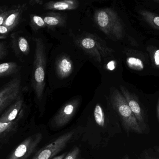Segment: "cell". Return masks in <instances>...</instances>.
I'll return each instance as SVG.
<instances>
[{"instance_id":"obj_30","label":"cell","mask_w":159,"mask_h":159,"mask_svg":"<svg viewBox=\"0 0 159 159\" xmlns=\"http://www.w3.org/2000/svg\"><path fill=\"white\" fill-rule=\"evenodd\" d=\"M157 151L159 155V146L157 148Z\"/></svg>"},{"instance_id":"obj_25","label":"cell","mask_w":159,"mask_h":159,"mask_svg":"<svg viewBox=\"0 0 159 159\" xmlns=\"http://www.w3.org/2000/svg\"><path fill=\"white\" fill-rule=\"evenodd\" d=\"M154 60L155 64L159 68V49H157L154 54Z\"/></svg>"},{"instance_id":"obj_7","label":"cell","mask_w":159,"mask_h":159,"mask_svg":"<svg viewBox=\"0 0 159 159\" xmlns=\"http://www.w3.org/2000/svg\"><path fill=\"white\" fill-rule=\"evenodd\" d=\"M120 90L122 95L126 99L129 106L137 119L139 125L144 133L148 130L146 116L144 110L142 108L139 100L134 94L130 92L126 88L121 86Z\"/></svg>"},{"instance_id":"obj_13","label":"cell","mask_w":159,"mask_h":159,"mask_svg":"<svg viewBox=\"0 0 159 159\" xmlns=\"http://www.w3.org/2000/svg\"><path fill=\"white\" fill-rule=\"evenodd\" d=\"M17 70V66L15 62H6L0 64V77L7 76L15 73Z\"/></svg>"},{"instance_id":"obj_31","label":"cell","mask_w":159,"mask_h":159,"mask_svg":"<svg viewBox=\"0 0 159 159\" xmlns=\"http://www.w3.org/2000/svg\"><path fill=\"white\" fill-rule=\"evenodd\" d=\"M156 2H157L159 3V1H156Z\"/></svg>"},{"instance_id":"obj_18","label":"cell","mask_w":159,"mask_h":159,"mask_svg":"<svg viewBox=\"0 0 159 159\" xmlns=\"http://www.w3.org/2000/svg\"><path fill=\"white\" fill-rule=\"evenodd\" d=\"M82 45L86 49H90L93 48L95 46V42L90 38H84L82 41Z\"/></svg>"},{"instance_id":"obj_24","label":"cell","mask_w":159,"mask_h":159,"mask_svg":"<svg viewBox=\"0 0 159 159\" xmlns=\"http://www.w3.org/2000/svg\"><path fill=\"white\" fill-rule=\"evenodd\" d=\"M33 20L34 23L39 27H43L44 25V21L41 17L38 16H34Z\"/></svg>"},{"instance_id":"obj_29","label":"cell","mask_w":159,"mask_h":159,"mask_svg":"<svg viewBox=\"0 0 159 159\" xmlns=\"http://www.w3.org/2000/svg\"><path fill=\"white\" fill-rule=\"evenodd\" d=\"M121 159H130V158L129 157V156H127V155H126V156H124V157Z\"/></svg>"},{"instance_id":"obj_17","label":"cell","mask_w":159,"mask_h":159,"mask_svg":"<svg viewBox=\"0 0 159 159\" xmlns=\"http://www.w3.org/2000/svg\"><path fill=\"white\" fill-rule=\"evenodd\" d=\"M18 46L21 52L27 54L29 51V45L26 38L23 37H20L18 40Z\"/></svg>"},{"instance_id":"obj_11","label":"cell","mask_w":159,"mask_h":159,"mask_svg":"<svg viewBox=\"0 0 159 159\" xmlns=\"http://www.w3.org/2000/svg\"><path fill=\"white\" fill-rule=\"evenodd\" d=\"M22 11V8L19 7L14 9L12 12L8 15L2 25L7 27L10 30H12L18 22L19 19Z\"/></svg>"},{"instance_id":"obj_20","label":"cell","mask_w":159,"mask_h":159,"mask_svg":"<svg viewBox=\"0 0 159 159\" xmlns=\"http://www.w3.org/2000/svg\"><path fill=\"white\" fill-rule=\"evenodd\" d=\"M139 159H159V158L152 152H150L148 150H146L142 153Z\"/></svg>"},{"instance_id":"obj_26","label":"cell","mask_w":159,"mask_h":159,"mask_svg":"<svg viewBox=\"0 0 159 159\" xmlns=\"http://www.w3.org/2000/svg\"><path fill=\"white\" fill-rule=\"evenodd\" d=\"M10 30L7 27L3 26V25H0V34H4L9 31Z\"/></svg>"},{"instance_id":"obj_23","label":"cell","mask_w":159,"mask_h":159,"mask_svg":"<svg viewBox=\"0 0 159 159\" xmlns=\"http://www.w3.org/2000/svg\"><path fill=\"white\" fill-rule=\"evenodd\" d=\"M13 10L14 9L7 10V11H3L0 14V25H2L6 19L7 18L8 15L13 11Z\"/></svg>"},{"instance_id":"obj_1","label":"cell","mask_w":159,"mask_h":159,"mask_svg":"<svg viewBox=\"0 0 159 159\" xmlns=\"http://www.w3.org/2000/svg\"><path fill=\"white\" fill-rule=\"evenodd\" d=\"M111 103L121 120L124 130L128 134L131 133L139 134L144 133L126 99L117 90H115L112 93Z\"/></svg>"},{"instance_id":"obj_19","label":"cell","mask_w":159,"mask_h":159,"mask_svg":"<svg viewBox=\"0 0 159 159\" xmlns=\"http://www.w3.org/2000/svg\"><path fill=\"white\" fill-rule=\"evenodd\" d=\"M80 153L79 147H75L65 156L64 159H78Z\"/></svg>"},{"instance_id":"obj_5","label":"cell","mask_w":159,"mask_h":159,"mask_svg":"<svg viewBox=\"0 0 159 159\" xmlns=\"http://www.w3.org/2000/svg\"><path fill=\"white\" fill-rule=\"evenodd\" d=\"M20 79L16 77L0 90V113L20 98Z\"/></svg>"},{"instance_id":"obj_4","label":"cell","mask_w":159,"mask_h":159,"mask_svg":"<svg viewBox=\"0 0 159 159\" xmlns=\"http://www.w3.org/2000/svg\"><path fill=\"white\" fill-rule=\"evenodd\" d=\"M75 132L70 131L61 136L52 143L41 148L32 159H50L65 148L74 137Z\"/></svg>"},{"instance_id":"obj_12","label":"cell","mask_w":159,"mask_h":159,"mask_svg":"<svg viewBox=\"0 0 159 159\" xmlns=\"http://www.w3.org/2000/svg\"><path fill=\"white\" fill-rule=\"evenodd\" d=\"M139 13L148 24L154 28L159 30V16L147 10H141Z\"/></svg>"},{"instance_id":"obj_14","label":"cell","mask_w":159,"mask_h":159,"mask_svg":"<svg viewBox=\"0 0 159 159\" xmlns=\"http://www.w3.org/2000/svg\"><path fill=\"white\" fill-rule=\"evenodd\" d=\"M59 72L62 76H66L71 72L72 63L68 59L64 58L60 61L58 66Z\"/></svg>"},{"instance_id":"obj_10","label":"cell","mask_w":159,"mask_h":159,"mask_svg":"<svg viewBox=\"0 0 159 159\" xmlns=\"http://www.w3.org/2000/svg\"><path fill=\"white\" fill-rule=\"evenodd\" d=\"M18 119L14 122H0V143H3L13 135L17 130Z\"/></svg>"},{"instance_id":"obj_21","label":"cell","mask_w":159,"mask_h":159,"mask_svg":"<svg viewBox=\"0 0 159 159\" xmlns=\"http://www.w3.org/2000/svg\"><path fill=\"white\" fill-rule=\"evenodd\" d=\"M44 21L47 24L50 25H56L58 24L59 21L58 19L55 17L47 16L44 19Z\"/></svg>"},{"instance_id":"obj_9","label":"cell","mask_w":159,"mask_h":159,"mask_svg":"<svg viewBox=\"0 0 159 159\" xmlns=\"http://www.w3.org/2000/svg\"><path fill=\"white\" fill-rule=\"evenodd\" d=\"M23 100L19 98L13 103L0 117V122L9 123L16 121L20 111L22 108Z\"/></svg>"},{"instance_id":"obj_16","label":"cell","mask_w":159,"mask_h":159,"mask_svg":"<svg viewBox=\"0 0 159 159\" xmlns=\"http://www.w3.org/2000/svg\"><path fill=\"white\" fill-rule=\"evenodd\" d=\"M128 63L130 67L137 70H141L143 68V64L141 60L134 58H130L128 59Z\"/></svg>"},{"instance_id":"obj_8","label":"cell","mask_w":159,"mask_h":159,"mask_svg":"<svg viewBox=\"0 0 159 159\" xmlns=\"http://www.w3.org/2000/svg\"><path fill=\"white\" fill-rule=\"evenodd\" d=\"M77 107L78 102L76 101L65 105L53 118L52 126L55 128H60L67 125L75 115Z\"/></svg>"},{"instance_id":"obj_28","label":"cell","mask_w":159,"mask_h":159,"mask_svg":"<svg viewBox=\"0 0 159 159\" xmlns=\"http://www.w3.org/2000/svg\"><path fill=\"white\" fill-rule=\"evenodd\" d=\"M157 116L159 121V100L158 102L157 106Z\"/></svg>"},{"instance_id":"obj_2","label":"cell","mask_w":159,"mask_h":159,"mask_svg":"<svg viewBox=\"0 0 159 159\" xmlns=\"http://www.w3.org/2000/svg\"><path fill=\"white\" fill-rule=\"evenodd\" d=\"M36 47L34 69V87L38 98L43 93L45 79V62L43 48L41 40H36Z\"/></svg>"},{"instance_id":"obj_15","label":"cell","mask_w":159,"mask_h":159,"mask_svg":"<svg viewBox=\"0 0 159 159\" xmlns=\"http://www.w3.org/2000/svg\"><path fill=\"white\" fill-rule=\"evenodd\" d=\"M94 119L97 125L101 127H103L105 125V117L102 108L99 104L95 106L94 111Z\"/></svg>"},{"instance_id":"obj_3","label":"cell","mask_w":159,"mask_h":159,"mask_svg":"<svg viewBox=\"0 0 159 159\" xmlns=\"http://www.w3.org/2000/svg\"><path fill=\"white\" fill-rule=\"evenodd\" d=\"M96 20L100 28L106 33H112L119 38L123 36L122 25L117 15L112 11H99L96 15Z\"/></svg>"},{"instance_id":"obj_22","label":"cell","mask_w":159,"mask_h":159,"mask_svg":"<svg viewBox=\"0 0 159 159\" xmlns=\"http://www.w3.org/2000/svg\"><path fill=\"white\" fill-rule=\"evenodd\" d=\"M54 8L58 10H65L69 8V5L65 2H57L54 4Z\"/></svg>"},{"instance_id":"obj_27","label":"cell","mask_w":159,"mask_h":159,"mask_svg":"<svg viewBox=\"0 0 159 159\" xmlns=\"http://www.w3.org/2000/svg\"><path fill=\"white\" fill-rule=\"evenodd\" d=\"M66 155H67V153H65V154H62V155H60V156L55 157L53 158L52 159H64Z\"/></svg>"},{"instance_id":"obj_6","label":"cell","mask_w":159,"mask_h":159,"mask_svg":"<svg viewBox=\"0 0 159 159\" xmlns=\"http://www.w3.org/2000/svg\"><path fill=\"white\" fill-rule=\"evenodd\" d=\"M42 138L41 133L28 137L16 148L7 159H28L35 151Z\"/></svg>"}]
</instances>
